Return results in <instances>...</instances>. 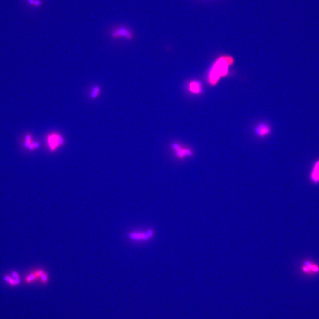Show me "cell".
<instances>
[{
  "instance_id": "1",
  "label": "cell",
  "mask_w": 319,
  "mask_h": 319,
  "mask_svg": "<svg viewBox=\"0 0 319 319\" xmlns=\"http://www.w3.org/2000/svg\"><path fill=\"white\" fill-rule=\"evenodd\" d=\"M234 59L228 56L219 58L210 67L207 74V81L211 86H215L222 77L228 75L230 66L233 64Z\"/></svg>"
},
{
  "instance_id": "2",
  "label": "cell",
  "mask_w": 319,
  "mask_h": 319,
  "mask_svg": "<svg viewBox=\"0 0 319 319\" xmlns=\"http://www.w3.org/2000/svg\"><path fill=\"white\" fill-rule=\"evenodd\" d=\"M171 150L175 158L179 161H184L194 156L195 152L191 147L179 141H173L170 145Z\"/></svg>"
},
{
  "instance_id": "3",
  "label": "cell",
  "mask_w": 319,
  "mask_h": 319,
  "mask_svg": "<svg viewBox=\"0 0 319 319\" xmlns=\"http://www.w3.org/2000/svg\"><path fill=\"white\" fill-rule=\"evenodd\" d=\"M110 36L111 38L114 40L123 38L128 40H132L134 38V34L132 30L124 25L117 26L111 28Z\"/></svg>"
},
{
  "instance_id": "4",
  "label": "cell",
  "mask_w": 319,
  "mask_h": 319,
  "mask_svg": "<svg viewBox=\"0 0 319 319\" xmlns=\"http://www.w3.org/2000/svg\"><path fill=\"white\" fill-rule=\"evenodd\" d=\"M47 142L50 151L55 152L64 145V140L60 134L53 132L48 135Z\"/></svg>"
},
{
  "instance_id": "5",
  "label": "cell",
  "mask_w": 319,
  "mask_h": 319,
  "mask_svg": "<svg viewBox=\"0 0 319 319\" xmlns=\"http://www.w3.org/2000/svg\"><path fill=\"white\" fill-rule=\"evenodd\" d=\"M254 133L259 138H265L272 133V128L268 123L262 122L256 125L254 129Z\"/></svg>"
},
{
  "instance_id": "6",
  "label": "cell",
  "mask_w": 319,
  "mask_h": 319,
  "mask_svg": "<svg viewBox=\"0 0 319 319\" xmlns=\"http://www.w3.org/2000/svg\"><path fill=\"white\" fill-rule=\"evenodd\" d=\"M301 271L307 275L319 274V265L309 261H305L301 268Z\"/></svg>"
},
{
  "instance_id": "7",
  "label": "cell",
  "mask_w": 319,
  "mask_h": 319,
  "mask_svg": "<svg viewBox=\"0 0 319 319\" xmlns=\"http://www.w3.org/2000/svg\"><path fill=\"white\" fill-rule=\"evenodd\" d=\"M188 91L194 94H199L203 92L202 84L197 80H193L188 83Z\"/></svg>"
},
{
  "instance_id": "8",
  "label": "cell",
  "mask_w": 319,
  "mask_h": 319,
  "mask_svg": "<svg viewBox=\"0 0 319 319\" xmlns=\"http://www.w3.org/2000/svg\"><path fill=\"white\" fill-rule=\"evenodd\" d=\"M24 145L26 148L31 151L34 150L39 146V143L34 141L33 136L30 134H28L25 137Z\"/></svg>"
},
{
  "instance_id": "9",
  "label": "cell",
  "mask_w": 319,
  "mask_h": 319,
  "mask_svg": "<svg viewBox=\"0 0 319 319\" xmlns=\"http://www.w3.org/2000/svg\"><path fill=\"white\" fill-rule=\"evenodd\" d=\"M102 93V88L98 85H94L92 86L89 94V97L91 100H95L98 99Z\"/></svg>"
},
{
  "instance_id": "10",
  "label": "cell",
  "mask_w": 319,
  "mask_h": 319,
  "mask_svg": "<svg viewBox=\"0 0 319 319\" xmlns=\"http://www.w3.org/2000/svg\"><path fill=\"white\" fill-rule=\"evenodd\" d=\"M152 232L151 231H148L146 233H136L130 235V237L133 239L136 240L147 239L150 237L152 235Z\"/></svg>"
},
{
  "instance_id": "11",
  "label": "cell",
  "mask_w": 319,
  "mask_h": 319,
  "mask_svg": "<svg viewBox=\"0 0 319 319\" xmlns=\"http://www.w3.org/2000/svg\"><path fill=\"white\" fill-rule=\"evenodd\" d=\"M312 180L314 181H319V161L315 164L312 175Z\"/></svg>"
},
{
  "instance_id": "12",
  "label": "cell",
  "mask_w": 319,
  "mask_h": 319,
  "mask_svg": "<svg viewBox=\"0 0 319 319\" xmlns=\"http://www.w3.org/2000/svg\"><path fill=\"white\" fill-rule=\"evenodd\" d=\"M28 4L34 8H40L44 4L43 0H26Z\"/></svg>"
},
{
  "instance_id": "13",
  "label": "cell",
  "mask_w": 319,
  "mask_h": 319,
  "mask_svg": "<svg viewBox=\"0 0 319 319\" xmlns=\"http://www.w3.org/2000/svg\"><path fill=\"white\" fill-rule=\"evenodd\" d=\"M40 280H41V282L44 284H46L47 283L48 281V275L46 273H44L40 277Z\"/></svg>"
},
{
  "instance_id": "14",
  "label": "cell",
  "mask_w": 319,
  "mask_h": 319,
  "mask_svg": "<svg viewBox=\"0 0 319 319\" xmlns=\"http://www.w3.org/2000/svg\"><path fill=\"white\" fill-rule=\"evenodd\" d=\"M36 279V277L34 273H32V274H30L27 277L26 281L28 283H30V282H33V281Z\"/></svg>"
},
{
  "instance_id": "15",
  "label": "cell",
  "mask_w": 319,
  "mask_h": 319,
  "mask_svg": "<svg viewBox=\"0 0 319 319\" xmlns=\"http://www.w3.org/2000/svg\"><path fill=\"white\" fill-rule=\"evenodd\" d=\"M5 280L7 281V282H10V284H11V285H16V282L15 281V280H13V279H12V278H11V277H5Z\"/></svg>"
},
{
  "instance_id": "16",
  "label": "cell",
  "mask_w": 319,
  "mask_h": 319,
  "mask_svg": "<svg viewBox=\"0 0 319 319\" xmlns=\"http://www.w3.org/2000/svg\"><path fill=\"white\" fill-rule=\"evenodd\" d=\"M14 280L15 281L16 283V284H19V283H20V279L18 278V277H17V278H16L15 279H14Z\"/></svg>"
},
{
  "instance_id": "17",
  "label": "cell",
  "mask_w": 319,
  "mask_h": 319,
  "mask_svg": "<svg viewBox=\"0 0 319 319\" xmlns=\"http://www.w3.org/2000/svg\"><path fill=\"white\" fill-rule=\"evenodd\" d=\"M13 276L15 278H17L18 277V274L17 273H15V272H13Z\"/></svg>"
}]
</instances>
